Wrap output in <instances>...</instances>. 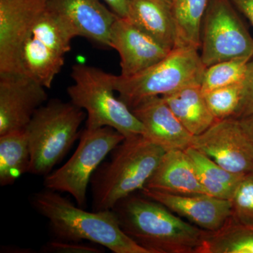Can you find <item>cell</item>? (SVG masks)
<instances>
[{
	"label": "cell",
	"mask_w": 253,
	"mask_h": 253,
	"mask_svg": "<svg viewBox=\"0 0 253 253\" xmlns=\"http://www.w3.org/2000/svg\"><path fill=\"white\" fill-rule=\"evenodd\" d=\"M206 68L199 49L174 48L164 59L135 76L113 75V87L119 99L131 110L148 98L201 84Z\"/></svg>",
	"instance_id": "obj_6"
},
{
	"label": "cell",
	"mask_w": 253,
	"mask_h": 253,
	"mask_svg": "<svg viewBox=\"0 0 253 253\" xmlns=\"http://www.w3.org/2000/svg\"><path fill=\"white\" fill-rule=\"evenodd\" d=\"M73 84L67 92L71 102L86 114L85 129L111 126L125 137L142 135L144 128L132 111L116 97L111 73L83 63L75 64Z\"/></svg>",
	"instance_id": "obj_4"
},
{
	"label": "cell",
	"mask_w": 253,
	"mask_h": 253,
	"mask_svg": "<svg viewBox=\"0 0 253 253\" xmlns=\"http://www.w3.org/2000/svg\"><path fill=\"white\" fill-rule=\"evenodd\" d=\"M176 117L193 136L199 135L216 122L201 84H193L162 96Z\"/></svg>",
	"instance_id": "obj_19"
},
{
	"label": "cell",
	"mask_w": 253,
	"mask_h": 253,
	"mask_svg": "<svg viewBox=\"0 0 253 253\" xmlns=\"http://www.w3.org/2000/svg\"><path fill=\"white\" fill-rule=\"evenodd\" d=\"M140 192L204 230H219L231 216V200L208 194H172L146 188Z\"/></svg>",
	"instance_id": "obj_14"
},
{
	"label": "cell",
	"mask_w": 253,
	"mask_h": 253,
	"mask_svg": "<svg viewBox=\"0 0 253 253\" xmlns=\"http://www.w3.org/2000/svg\"><path fill=\"white\" fill-rule=\"evenodd\" d=\"M191 146L235 174L253 173V136L234 118L217 121L194 136Z\"/></svg>",
	"instance_id": "obj_10"
},
{
	"label": "cell",
	"mask_w": 253,
	"mask_h": 253,
	"mask_svg": "<svg viewBox=\"0 0 253 253\" xmlns=\"http://www.w3.org/2000/svg\"><path fill=\"white\" fill-rule=\"evenodd\" d=\"M241 124L253 136V113L249 116L239 119Z\"/></svg>",
	"instance_id": "obj_31"
},
{
	"label": "cell",
	"mask_w": 253,
	"mask_h": 253,
	"mask_svg": "<svg viewBox=\"0 0 253 253\" xmlns=\"http://www.w3.org/2000/svg\"><path fill=\"white\" fill-rule=\"evenodd\" d=\"M109 46L121 59L123 77H131L159 62L171 51L134 26L127 18L118 17L113 23Z\"/></svg>",
	"instance_id": "obj_13"
},
{
	"label": "cell",
	"mask_w": 253,
	"mask_h": 253,
	"mask_svg": "<svg viewBox=\"0 0 253 253\" xmlns=\"http://www.w3.org/2000/svg\"><path fill=\"white\" fill-rule=\"evenodd\" d=\"M230 0H210L201 28V54L206 67L253 56V38Z\"/></svg>",
	"instance_id": "obj_9"
},
{
	"label": "cell",
	"mask_w": 253,
	"mask_h": 253,
	"mask_svg": "<svg viewBox=\"0 0 253 253\" xmlns=\"http://www.w3.org/2000/svg\"><path fill=\"white\" fill-rule=\"evenodd\" d=\"M47 7L68 23L76 37L110 47V33L118 16L101 0H48Z\"/></svg>",
	"instance_id": "obj_15"
},
{
	"label": "cell",
	"mask_w": 253,
	"mask_h": 253,
	"mask_svg": "<svg viewBox=\"0 0 253 253\" xmlns=\"http://www.w3.org/2000/svg\"><path fill=\"white\" fill-rule=\"evenodd\" d=\"M199 253H253V224L229 218L219 230L208 231Z\"/></svg>",
	"instance_id": "obj_23"
},
{
	"label": "cell",
	"mask_w": 253,
	"mask_h": 253,
	"mask_svg": "<svg viewBox=\"0 0 253 253\" xmlns=\"http://www.w3.org/2000/svg\"><path fill=\"white\" fill-rule=\"evenodd\" d=\"M231 201V219L240 224H253V173L243 176Z\"/></svg>",
	"instance_id": "obj_26"
},
{
	"label": "cell",
	"mask_w": 253,
	"mask_h": 253,
	"mask_svg": "<svg viewBox=\"0 0 253 253\" xmlns=\"http://www.w3.org/2000/svg\"><path fill=\"white\" fill-rule=\"evenodd\" d=\"M206 194L218 199L231 200L244 174L226 170L212 158L192 146L185 150Z\"/></svg>",
	"instance_id": "obj_20"
},
{
	"label": "cell",
	"mask_w": 253,
	"mask_h": 253,
	"mask_svg": "<svg viewBox=\"0 0 253 253\" xmlns=\"http://www.w3.org/2000/svg\"><path fill=\"white\" fill-rule=\"evenodd\" d=\"M209 1L173 0L176 33L174 48H201L203 19Z\"/></svg>",
	"instance_id": "obj_22"
},
{
	"label": "cell",
	"mask_w": 253,
	"mask_h": 253,
	"mask_svg": "<svg viewBox=\"0 0 253 253\" xmlns=\"http://www.w3.org/2000/svg\"><path fill=\"white\" fill-rule=\"evenodd\" d=\"M84 110L71 101L51 99L37 110L26 130L31 151L29 173L48 175L66 156L81 132Z\"/></svg>",
	"instance_id": "obj_5"
},
{
	"label": "cell",
	"mask_w": 253,
	"mask_h": 253,
	"mask_svg": "<svg viewBox=\"0 0 253 253\" xmlns=\"http://www.w3.org/2000/svg\"><path fill=\"white\" fill-rule=\"evenodd\" d=\"M131 111L142 125V135L166 152L185 151L191 146L194 136L181 124L162 96L148 98Z\"/></svg>",
	"instance_id": "obj_16"
},
{
	"label": "cell",
	"mask_w": 253,
	"mask_h": 253,
	"mask_svg": "<svg viewBox=\"0 0 253 253\" xmlns=\"http://www.w3.org/2000/svg\"><path fill=\"white\" fill-rule=\"evenodd\" d=\"M135 194L112 209L125 234L149 253H199L208 231L141 192Z\"/></svg>",
	"instance_id": "obj_1"
},
{
	"label": "cell",
	"mask_w": 253,
	"mask_h": 253,
	"mask_svg": "<svg viewBox=\"0 0 253 253\" xmlns=\"http://www.w3.org/2000/svg\"><path fill=\"white\" fill-rule=\"evenodd\" d=\"M125 138L111 126L94 130L84 128L72 157L62 167L44 176V188L68 193L76 200L79 207L85 209L86 193L91 176L105 158Z\"/></svg>",
	"instance_id": "obj_8"
},
{
	"label": "cell",
	"mask_w": 253,
	"mask_h": 253,
	"mask_svg": "<svg viewBox=\"0 0 253 253\" xmlns=\"http://www.w3.org/2000/svg\"><path fill=\"white\" fill-rule=\"evenodd\" d=\"M127 18L169 51L175 46L173 0H128Z\"/></svg>",
	"instance_id": "obj_18"
},
{
	"label": "cell",
	"mask_w": 253,
	"mask_h": 253,
	"mask_svg": "<svg viewBox=\"0 0 253 253\" xmlns=\"http://www.w3.org/2000/svg\"><path fill=\"white\" fill-rule=\"evenodd\" d=\"M253 113V56L247 64L242 81V98L234 118H241Z\"/></svg>",
	"instance_id": "obj_28"
},
{
	"label": "cell",
	"mask_w": 253,
	"mask_h": 253,
	"mask_svg": "<svg viewBox=\"0 0 253 253\" xmlns=\"http://www.w3.org/2000/svg\"><path fill=\"white\" fill-rule=\"evenodd\" d=\"M31 201L49 221L54 240L88 241L114 253H149L125 234L112 210L88 212L59 192L46 189L32 195Z\"/></svg>",
	"instance_id": "obj_2"
},
{
	"label": "cell",
	"mask_w": 253,
	"mask_h": 253,
	"mask_svg": "<svg viewBox=\"0 0 253 253\" xmlns=\"http://www.w3.org/2000/svg\"><path fill=\"white\" fill-rule=\"evenodd\" d=\"M144 188L172 194H207L194 166L182 150L165 153Z\"/></svg>",
	"instance_id": "obj_17"
},
{
	"label": "cell",
	"mask_w": 253,
	"mask_h": 253,
	"mask_svg": "<svg viewBox=\"0 0 253 253\" xmlns=\"http://www.w3.org/2000/svg\"><path fill=\"white\" fill-rule=\"evenodd\" d=\"M165 153L141 134L125 138L91 176L92 211L112 210L121 200L144 189Z\"/></svg>",
	"instance_id": "obj_3"
},
{
	"label": "cell",
	"mask_w": 253,
	"mask_h": 253,
	"mask_svg": "<svg viewBox=\"0 0 253 253\" xmlns=\"http://www.w3.org/2000/svg\"><path fill=\"white\" fill-rule=\"evenodd\" d=\"M48 0H0V74L20 73L21 48Z\"/></svg>",
	"instance_id": "obj_11"
},
{
	"label": "cell",
	"mask_w": 253,
	"mask_h": 253,
	"mask_svg": "<svg viewBox=\"0 0 253 253\" xmlns=\"http://www.w3.org/2000/svg\"><path fill=\"white\" fill-rule=\"evenodd\" d=\"M75 38L76 33L68 23L46 6L23 42L19 72L45 88L51 87Z\"/></svg>",
	"instance_id": "obj_7"
},
{
	"label": "cell",
	"mask_w": 253,
	"mask_h": 253,
	"mask_svg": "<svg viewBox=\"0 0 253 253\" xmlns=\"http://www.w3.org/2000/svg\"><path fill=\"white\" fill-rule=\"evenodd\" d=\"M42 253H102V246L91 242H76L53 240L42 247Z\"/></svg>",
	"instance_id": "obj_27"
},
{
	"label": "cell",
	"mask_w": 253,
	"mask_h": 253,
	"mask_svg": "<svg viewBox=\"0 0 253 253\" xmlns=\"http://www.w3.org/2000/svg\"><path fill=\"white\" fill-rule=\"evenodd\" d=\"M46 89L23 73L0 74V135L26 129L47 101Z\"/></svg>",
	"instance_id": "obj_12"
},
{
	"label": "cell",
	"mask_w": 253,
	"mask_h": 253,
	"mask_svg": "<svg viewBox=\"0 0 253 253\" xmlns=\"http://www.w3.org/2000/svg\"><path fill=\"white\" fill-rule=\"evenodd\" d=\"M251 59L238 58L206 67L201 83L203 92L242 83L248 63Z\"/></svg>",
	"instance_id": "obj_24"
},
{
	"label": "cell",
	"mask_w": 253,
	"mask_h": 253,
	"mask_svg": "<svg viewBox=\"0 0 253 253\" xmlns=\"http://www.w3.org/2000/svg\"><path fill=\"white\" fill-rule=\"evenodd\" d=\"M31 151L26 130L11 131L0 135V185L14 184L29 172Z\"/></svg>",
	"instance_id": "obj_21"
},
{
	"label": "cell",
	"mask_w": 253,
	"mask_h": 253,
	"mask_svg": "<svg viewBox=\"0 0 253 253\" xmlns=\"http://www.w3.org/2000/svg\"><path fill=\"white\" fill-rule=\"evenodd\" d=\"M119 17L127 16L128 0H101Z\"/></svg>",
	"instance_id": "obj_29"
},
{
	"label": "cell",
	"mask_w": 253,
	"mask_h": 253,
	"mask_svg": "<svg viewBox=\"0 0 253 253\" xmlns=\"http://www.w3.org/2000/svg\"><path fill=\"white\" fill-rule=\"evenodd\" d=\"M236 9L244 15L253 26V0H230Z\"/></svg>",
	"instance_id": "obj_30"
},
{
	"label": "cell",
	"mask_w": 253,
	"mask_h": 253,
	"mask_svg": "<svg viewBox=\"0 0 253 253\" xmlns=\"http://www.w3.org/2000/svg\"><path fill=\"white\" fill-rule=\"evenodd\" d=\"M208 108L216 121L233 118L242 98V83L204 92Z\"/></svg>",
	"instance_id": "obj_25"
}]
</instances>
